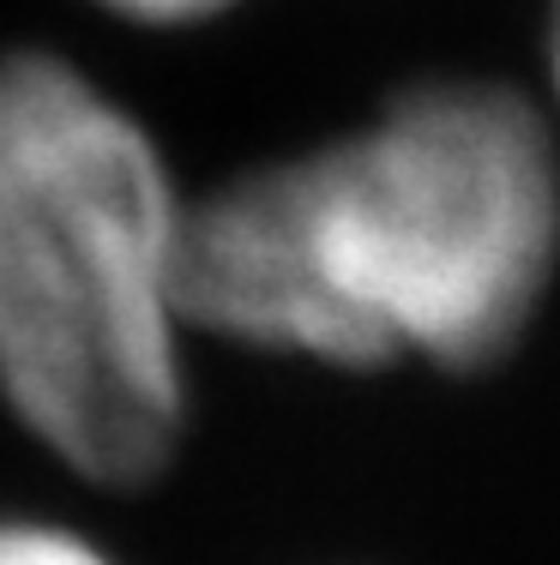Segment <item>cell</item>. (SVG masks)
I'll return each mask as SVG.
<instances>
[{
	"label": "cell",
	"instance_id": "3957f363",
	"mask_svg": "<svg viewBox=\"0 0 560 565\" xmlns=\"http://www.w3.org/2000/svg\"><path fill=\"white\" fill-rule=\"evenodd\" d=\"M0 565H115V559L78 530H61V523L0 518Z\"/></svg>",
	"mask_w": 560,
	"mask_h": 565
},
{
	"label": "cell",
	"instance_id": "5b68a950",
	"mask_svg": "<svg viewBox=\"0 0 560 565\" xmlns=\"http://www.w3.org/2000/svg\"><path fill=\"white\" fill-rule=\"evenodd\" d=\"M549 97H554V115H560V0L549 7Z\"/></svg>",
	"mask_w": 560,
	"mask_h": 565
},
{
	"label": "cell",
	"instance_id": "7a4b0ae2",
	"mask_svg": "<svg viewBox=\"0 0 560 565\" xmlns=\"http://www.w3.org/2000/svg\"><path fill=\"white\" fill-rule=\"evenodd\" d=\"M187 199L163 145L55 49H0V397L91 481L187 427Z\"/></svg>",
	"mask_w": 560,
	"mask_h": 565
},
{
	"label": "cell",
	"instance_id": "6da1fadb",
	"mask_svg": "<svg viewBox=\"0 0 560 565\" xmlns=\"http://www.w3.org/2000/svg\"><path fill=\"white\" fill-rule=\"evenodd\" d=\"M560 265V145L525 90L422 78L362 127L187 199L181 319L326 367H483Z\"/></svg>",
	"mask_w": 560,
	"mask_h": 565
},
{
	"label": "cell",
	"instance_id": "277c9868",
	"mask_svg": "<svg viewBox=\"0 0 560 565\" xmlns=\"http://www.w3.org/2000/svg\"><path fill=\"white\" fill-rule=\"evenodd\" d=\"M91 7L121 24H139V31H193V24L223 19L235 0H91Z\"/></svg>",
	"mask_w": 560,
	"mask_h": 565
}]
</instances>
